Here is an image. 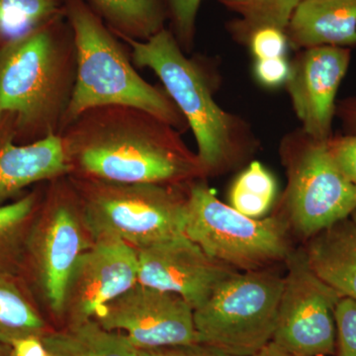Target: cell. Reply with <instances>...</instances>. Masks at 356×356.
Returning <instances> with one entry per match:
<instances>
[{"instance_id": "obj_37", "label": "cell", "mask_w": 356, "mask_h": 356, "mask_svg": "<svg viewBox=\"0 0 356 356\" xmlns=\"http://www.w3.org/2000/svg\"><path fill=\"white\" fill-rule=\"evenodd\" d=\"M0 48H1V46H0Z\"/></svg>"}, {"instance_id": "obj_1", "label": "cell", "mask_w": 356, "mask_h": 356, "mask_svg": "<svg viewBox=\"0 0 356 356\" xmlns=\"http://www.w3.org/2000/svg\"><path fill=\"white\" fill-rule=\"evenodd\" d=\"M181 134L144 110L106 105L86 110L60 136L70 175L114 184H187L206 177Z\"/></svg>"}, {"instance_id": "obj_7", "label": "cell", "mask_w": 356, "mask_h": 356, "mask_svg": "<svg viewBox=\"0 0 356 356\" xmlns=\"http://www.w3.org/2000/svg\"><path fill=\"white\" fill-rule=\"evenodd\" d=\"M49 182L28 238L21 278L37 303L60 318L70 274L93 241L69 177Z\"/></svg>"}, {"instance_id": "obj_20", "label": "cell", "mask_w": 356, "mask_h": 356, "mask_svg": "<svg viewBox=\"0 0 356 356\" xmlns=\"http://www.w3.org/2000/svg\"><path fill=\"white\" fill-rule=\"evenodd\" d=\"M116 36L146 41L165 29V0H89Z\"/></svg>"}, {"instance_id": "obj_12", "label": "cell", "mask_w": 356, "mask_h": 356, "mask_svg": "<svg viewBox=\"0 0 356 356\" xmlns=\"http://www.w3.org/2000/svg\"><path fill=\"white\" fill-rule=\"evenodd\" d=\"M136 250L138 282L175 293L193 310L202 306L222 281L238 271L211 257L184 234Z\"/></svg>"}, {"instance_id": "obj_34", "label": "cell", "mask_w": 356, "mask_h": 356, "mask_svg": "<svg viewBox=\"0 0 356 356\" xmlns=\"http://www.w3.org/2000/svg\"><path fill=\"white\" fill-rule=\"evenodd\" d=\"M0 356H11V346L0 343Z\"/></svg>"}, {"instance_id": "obj_27", "label": "cell", "mask_w": 356, "mask_h": 356, "mask_svg": "<svg viewBox=\"0 0 356 356\" xmlns=\"http://www.w3.org/2000/svg\"><path fill=\"white\" fill-rule=\"evenodd\" d=\"M339 356H356V301L341 298L334 310Z\"/></svg>"}, {"instance_id": "obj_8", "label": "cell", "mask_w": 356, "mask_h": 356, "mask_svg": "<svg viewBox=\"0 0 356 356\" xmlns=\"http://www.w3.org/2000/svg\"><path fill=\"white\" fill-rule=\"evenodd\" d=\"M284 278L267 269L236 271L194 310L198 343L254 356L273 341Z\"/></svg>"}, {"instance_id": "obj_26", "label": "cell", "mask_w": 356, "mask_h": 356, "mask_svg": "<svg viewBox=\"0 0 356 356\" xmlns=\"http://www.w3.org/2000/svg\"><path fill=\"white\" fill-rule=\"evenodd\" d=\"M245 46L250 48L255 60L285 57L289 42L285 30L264 27L250 34Z\"/></svg>"}, {"instance_id": "obj_28", "label": "cell", "mask_w": 356, "mask_h": 356, "mask_svg": "<svg viewBox=\"0 0 356 356\" xmlns=\"http://www.w3.org/2000/svg\"><path fill=\"white\" fill-rule=\"evenodd\" d=\"M327 147L337 168L356 189V134L332 135Z\"/></svg>"}, {"instance_id": "obj_35", "label": "cell", "mask_w": 356, "mask_h": 356, "mask_svg": "<svg viewBox=\"0 0 356 356\" xmlns=\"http://www.w3.org/2000/svg\"><path fill=\"white\" fill-rule=\"evenodd\" d=\"M350 219L353 220V221L356 224V207L355 209L353 210V212L351 213Z\"/></svg>"}, {"instance_id": "obj_15", "label": "cell", "mask_w": 356, "mask_h": 356, "mask_svg": "<svg viewBox=\"0 0 356 356\" xmlns=\"http://www.w3.org/2000/svg\"><path fill=\"white\" fill-rule=\"evenodd\" d=\"M70 175L60 135L19 144L13 119L0 115V206L30 185Z\"/></svg>"}, {"instance_id": "obj_19", "label": "cell", "mask_w": 356, "mask_h": 356, "mask_svg": "<svg viewBox=\"0 0 356 356\" xmlns=\"http://www.w3.org/2000/svg\"><path fill=\"white\" fill-rule=\"evenodd\" d=\"M36 299L20 276L0 273V343L10 346L48 332Z\"/></svg>"}, {"instance_id": "obj_17", "label": "cell", "mask_w": 356, "mask_h": 356, "mask_svg": "<svg viewBox=\"0 0 356 356\" xmlns=\"http://www.w3.org/2000/svg\"><path fill=\"white\" fill-rule=\"evenodd\" d=\"M304 250L323 282L339 296L356 301V224L350 217L312 236Z\"/></svg>"}, {"instance_id": "obj_38", "label": "cell", "mask_w": 356, "mask_h": 356, "mask_svg": "<svg viewBox=\"0 0 356 356\" xmlns=\"http://www.w3.org/2000/svg\"><path fill=\"white\" fill-rule=\"evenodd\" d=\"M49 356H50V355H49Z\"/></svg>"}, {"instance_id": "obj_33", "label": "cell", "mask_w": 356, "mask_h": 356, "mask_svg": "<svg viewBox=\"0 0 356 356\" xmlns=\"http://www.w3.org/2000/svg\"><path fill=\"white\" fill-rule=\"evenodd\" d=\"M254 356H293L291 353H287L280 346L273 341H270L266 346H264L257 355Z\"/></svg>"}, {"instance_id": "obj_36", "label": "cell", "mask_w": 356, "mask_h": 356, "mask_svg": "<svg viewBox=\"0 0 356 356\" xmlns=\"http://www.w3.org/2000/svg\"><path fill=\"white\" fill-rule=\"evenodd\" d=\"M318 356H325V355H318Z\"/></svg>"}, {"instance_id": "obj_21", "label": "cell", "mask_w": 356, "mask_h": 356, "mask_svg": "<svg viewBox=\"0 0 356 356\" xmlns=\"http://www.w3.org/2000/svg\"><path fill=\"white\" fill-rule=\"evenodd\" d=\"M42 198L39 191L28 192L0 206V273L21 277L28 238Z\"/></svg>"}, {"instance_id": "obj_22", "label": "cell", "mask_w": 356, "mask_h": 356, "mask_svg": "<svg viewBox=\"0 0 356 356\" xmlns=\"http://www.w3.org/2000/svg\"><path fill=\"white\" fill-rule=\"evenodd\" d=\"M220 4L240 15L229 21L227 29L233 39L247 44L250 34L264 27L286 31L295 9L301 0H217Z\"/></svg>"}, {"instance_id": "obj_2", "label": "cell", "mask_w": 356, "mask_h": 356, "mask_svg": "<svg viewBox=\"0 0 356 356\" xmlns=\"http://www.w3.org/2000/svg\"><path fill=\"white\" fill-rule=\"evenodd\" d=\"M76 74V46L65 13L0 48V115L13 119L16 142L60 135Z\"/></svg>"}, {"instance_id": "obj_9", "label": "cell", "mask_w": 356, "mask_h": 356, "mask_svg": "<svg viewBox=\"0 0 356 356\" xmlns=\"http://www.w3.org/2000/svg\"><path fill=\"white\" fill-rule=\"evenodd\" d=\"M281 161L287 187L281 199L286 221L306 238L350 217L356 207V189L337 168L327 140L311 137L303 129L281 140Z\"/></svg>"}, {"instance_id": "obj_13", "label": "cell", "mask_w": 356, "mask_h": 356, "mask_svg": "<svg viewBox=\"0 0 356 356\" xmlns=\"http://www.w3.org/2000/svg\"><path fill=\"white\" fill-rule=\"evenodd\" d=\"M138 282L137 250L115 238L93 241L77 259L65 286L60 318H93L96 312Z\"/></svg>"}, {"instance_id": "obj_16", "label": "cell", "mask_w": 356, "mask_h": 356, "mask_svg": "<svg viewBox=\"0 0 356 356\" xmlns=\"http://www.w3.org/2000/svg\"><path fill=\"white\" fill-rule=\"evenodd\" d=\"M295 50L356 47V0H301L286 29Z\"/></svg>"}, {"instance_id": "obj_10", "label": "cell", "mask_w": 356, "mask_h": 356, "mask_svg": "<svg viewBox=\"0 0 356 356\" xmlns=\"http://www.w3.org/2000/svg\"><path fill=\"white\" fill-rule=\"evenodd\" d=\"M273 343L293 356H330L337 343L334 310L339 296L312 270L304 248L286 259Z\"/></svg>"}, {"instance_id": "obj_5", "label": "cell", "mask_w": 356, "mask_h": 356, "mask_svg": "<svg viewBox=\"0 0 356 356\" xmlns=\"http://www.w3.org/2000/svg\"><path fill=\"white\" fill-rule=\"evenodd\" d=\"M92 241L135 248L184 234L188 184H125L67 175Z\"/></svg>"}, {"instance_id": "obj_4", "label": "cell", "mask_w": 356, "mask_h": 356, "mask_svg": "<svg viewBox=\"0 0 356 356\" xmlns=\"http://www.w3.org/2000/svg\"><path fill=\"white\" fill-rule=\"evenodd\" d=\"M64 2L76 46V74L62 131L86 110L106 105L144 110L180 133L189 129L165 89L147 83L136 72L116 35L86 0Z\"/></svg>"}, {"instance_id": "obj_18", "label": "cell", "mask_w": 356, "mask_h": 356, "mask_svg": "<svg viewBox=\"0 0 356 356\" xmlns=\"http://www.w3.org/2000/svg\"><path fill=\"white\" fill-rule=\"evenodd\" d=\"M50 356H138L137 348L120 331H110L95 318L67 323L41 337Z\"/></svg>"}, {"instance_id": "obj_6", "label": "cell", "mask_w": 356, "mask_h": 356, "mask_svg": "<svg viewBox=\"0 0 356 356\" xmlns=\"http://www.w3.org/2000/svg\"><path fill=\"white\" fill-rule=\"evenodd\" d=\"M280 217L252 219L222 203L205 178L187 188L184 235L213 259L236 270L266 269L291 254L288 222Z\"/></svg>"}, {"instance_id": "obj_24", "label": "cell", "mask_w": 356, "mask_h": 356, "mask_svg": "<svg viewBox=\"0 0 356 356\" xmlns=\"http://www.w3.org/2000/svg\"><path fill=\"white\" fill-rule=\"evenodd\" d=\"M275 178L259 161H252L229 189V206L252 219H261L275 199Z\"/></svg>"}, {"instance_id": "obj_31", "label": "cell", "mask_w": 356, "mask_h": 356, "mask_svg": "<svg viewBox=\"0 0 356 356\" xmlns=\"http://www.w3.org/2000/svg\"><path fill=\"white\" fill-rule=\"evenodd\" d=\"M336 117L341 122L346 134H356V96L337 103Z\"/></svg>"}, {"instance_id": "obj_30", "label": "cell", "mask_w": 356, "mask_h": 356, "mask_svg": "<svg viewBox=\"0 0 356 356\" xmlns=\"http://www.w3.org/2000/svg\"><path fill=\"white\" fill-rule=\"evenodd\" d=\"M138 356H236L203 343L168 346L138 351Z\"/></svg>"}, {"instance_id": "obj_32", "label": "cell", "mask_w": 356, "mask_h": 356, "mask_svg": "<svg viewBox=\"0 0 356 356\" xmlns=\"http://www.w3.org/2000/svg\"><path fill=\"white\" fill-rule=\"evenodd\" d=\"M11 356H49L41 337H27L11 344Z\"/></svg>"}, {"instance_id": "obj_11", "label": "cell", "mask_w": 356, "mask_h": 356, "mask_svg": "<svg viewBox=\"0 0 356 356\" xmlns=\"http://www.w3.org/2000/svg\"><path fill=\"white\" fill-rule=\"evenodd\" d=\"M93 318L105 329L123 332L138 350L198 343L193 308L175 293L139 282Z\"/></svg>"}, {"instance_id": "obj_23", "label": "cell", "mask_w": 356, "mask_h": 356, "mask_svg": "<svg viewBox=\"0 0 356 356\" xmlns=\"http://www.w3.org/2000/svg\"><path fill=\"white\" fill-rule=\"evenodd\" d=\"M65 13L64 0H0V46Z\"/></svg>"}, {"instance_id": "obj_29", "label": "cell", "mask_w": 356, "mask_h": 356, "mask_svg": "<svg viewBox=\"0 0 356 356\" xmlns=\"http://www.w3.org/2000/svg\"><path fill=\"white\" fill-rule=\"evenodd\" d=\"M255 79L266 88L285 86L290 72V63L285 57L255 60Z\"/></svg>"}, {"instance_id": "obj_3", "label": "cell", "mask_w": 356, "mask_h": 356, "mask_svg": "<svg viewBox=\"0 0 356 356\" xmlns=\"http://www.w3.org/2000/svg\"><path fill=\"white\" fill-rule=\"evenodd\" d=\"M118 38L130 47L133 64L158 76L184 115L195 138L206 177L233 170L254 154L259 140L252 126L218 104L214 79L202 63L185 55L172 31L165 28L146 41Z\"/></svg>"}, {"instance_id": "obj_14", "label": "cell", "mask_w": 356, "mask_h": 356, "mask_svg": "<svg viewBox=\"0 0 356 356\" xmlns=\"http://www.w3.org/2000/svg\"><path fill=\"white\" fill-rule=\"evenodd\" d=\"M350 60L351 49L322 46L300 51L290 63L285 86L301 129L315 139L332 136L337 91Z\"/></svg>"}, {"instance_id": "obj_25", "label": "cell", "mask_w": 356, "mask_h": 356, "mask_svg": "<svg viewBox=\"0 0 356 356\" xmlns=\"http://www.w3.org/2000/svg\"><path fill=\"white\" fill-rule=\"evenodd\" d=\"M202 0H165L172 32L184 51H191L196 32V18Z\"/></svg>"}]
</instances>
